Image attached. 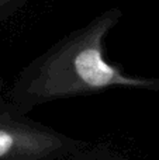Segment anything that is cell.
Wrapping results in <instances>:
<instances>
[{
  "label": "cell",
  "instance_id": "obj_1",
  "mask_svg": "<svg viewBox=\"0 0 159 160\" xmlns=\"http://www.w3.org/2000/svg\"><path fill=\"white\" fill-rule=\"evenodd\" d=\"M123 16L120 7L107 8L34 58L11 87V105L27 115L38 105L114 88L159 93V78L132 75L106 59V39Z\"/></svg>",
  "mask_w": 159,
  "mask_h": 160
},
{
  "label": "cell",
  "instance_id": "obj_2",
  "mask_svg": "<svg viewBox=\"0 0 159 160\" xmlns=\"http://www.w3.org/2000/svg\"><path fill=\"white\" fill-rule=\"evenodd\" d=\"M87 148L11 105L0 111V160H65Z\"/></svg>",
  "mask_w": 159,
  "mask_h": 160
},
{
  "label": "cell",
  "instance_id": "obj_3",
  "mask_svg": "<svg viewBox=\"0 0 159 160\" xmlns=\"http://www.w3.org/2000/svg\"><path fill=\"white\" fill-rule=\"evenodd\" d=\"M65 160H126L120 153L114 152L113 149L106 146H95V148H86L85 150L70 156Z\"/></svg>",
  "mask_w": 159,
  "mask_h": 160
},
{
  "label": "cell",
  "instance_id": "obj_4",
  "mask_svg": "<svg viewBox=\"0 0 159 160\" xmlns=\"http://www.w3.org/2000/svg\"><path fill=\"white\" fill-rule=\"evenodd\" d=\"M27 0H0V20L13 16L14 13L24 7Z\"/></svg>",
  "mask_w": 159,
  "mask_h": 160
}]
</instances>
